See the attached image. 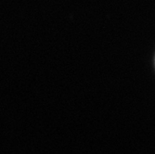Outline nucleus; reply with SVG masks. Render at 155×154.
<instances>
[]
</instances>
